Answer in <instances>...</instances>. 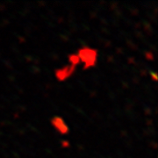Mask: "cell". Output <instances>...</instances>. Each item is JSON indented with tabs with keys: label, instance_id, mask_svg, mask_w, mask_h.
I'll list each match as a JSON object with an SVG mask.
<instances>
[{
	"label": "cell",
	"instance_id": "6da1fadb",
	"mask_svg": "<svg viewBox=\"0 0 158 158\" xmlns=\"http://www.w3.org/2000/svg\"><path fill=\"white\" fill-rule=\"evenodd\" d=\"M79 60L85 62L86 67L93 66L96 62L97 54L96 51L91 49V48H83L79 52V55L77 56Z\"/></svg>",
	"mask_w": 158,
	"mask_h": 158
},
{
	"label": "cell",
	"instance_id": "7a4b0ae2",
	"mask_svg": "<svg viewBox=\"0 0 158 158\" xmlns=\"http://www.w3.org/2000/svg\"><path fill=\"white\" fill-rule=\"evenodd\" d=\"M53 123H54L55 127H56L57 129L59 130L60 132H62V133H65V132L68 130L67 129V127L63 124V121H62V118H54Z\"/></svg>",
	"mask_w": 158,
	"mask_h": 158
}]
</instances>
